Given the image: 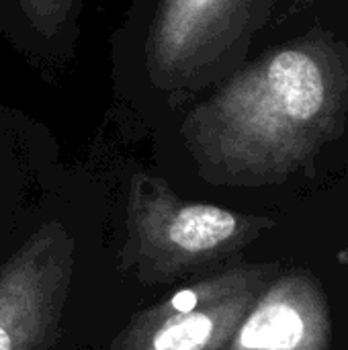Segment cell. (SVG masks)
<instances>
[{"mask_svg": "<svg viewBox=\"0 0 348 350\" xmlns=\"http://www.w3.org/2000/svg\"><path fill=\"white\" fill-rule=\"evenodd\" d=\"M347 123V33L318 16L195 98L180 139L205 180L267 187L306 168Z\"/></svg>", "mask_w": 348, "mask_h": 350, "instance_id": "6da1fadb", "label": "cell"}, {"mask_svg": "<svg viewBox=\"0 0 348 350\" xmlns=\"http://www.w3.org/2000/svg\"><path fill=\"white\" fill-rule=\"evenodd\" d=\"M281 0H144L135 64L166 109L193 103L248 62Z\"/></svg>", "mask_w": 348, "mask_h": 350, "instance_id": "7a4b0ae2", "label": "cell"}, {"mask_svg": "<svg viewBox=\"0 0 348 350\" xmlns=\"http://www.w3.org/2000/svg\"><path fill=\"white\" fill-rule=\"evenodd\" d=\"M273 226L271 217L185 201L164 178L139 172L129 180L119 267L160 285L236 254Z\"/></svg>", "mask_w": 348, "mask_h": 350, "instance_id": "3957f363", "label": "cell"}, {"mask_svg": "<svg viewBox=\"0 0 348 350\" xmlns=\"http://www.w3.org/2000/svg\"><path fill=\"white\" fill-rule=\"evenodd\" d=\"M277 265H234L131 316L109 350H224Z\"/></svg>", "mask_w": 348, "mask_h": 350, "instance_id": "277c9868", "label": "cell"}, {"mask_svg": "<svg viewBox=\"0 0 348 350\" xmlns=\"http://www.w3.org/2000/svg\"><path fill=\"white\" fill-rule=\"evenodd\" d=\"M74 260V236L62 221H47L0 267V350L55 347Z\"/></svg>", "mask_w": 348, "mask_h": 350, "instance_id": "5b68a950", "label": "cell"}, {"mask_svg": "<svg viewBox=\"0 0 348 350\" xmlns=\"http://www.w3.org/2000/svg\"><path fill=\"white\" fill-rule=\"evenodd\" d=\"M332 320L316 277L289 271L273 279L224 350H328Z\"/></svg>", "mask_w": 348, "mask_h": 350, "instance_id": "8992f818", "label": "cell"}, {"mask_svg": "<svg viewBox=\"0 0 348 350\" xmlns=\"http://www.w3.org/2000/svg\"><path fill=\"white\" fill-rule=\"evenodd\" d=\"M78 0H21V8L31 25L43 33H57L74 12Z\"/></svg>", "mask_w": 348, "mask_h": 350, "instance_id": "52a82bcc", "label": "cell"}, {"mask_svg": "<svg viewBox=\"0 0 348 350\" xmlns=\"http://www.w3.org/2000/svg\"><path fill=\"white\" fill-rule=\"evenodd\" d=\"M299 6H302V8L297 10V14H299L304 8H312V6H314V0H302V2H299Z\"/></svg>", "mask_w": 348, "mask_h": 350, "instance_id": "ba28073f", "label": "cell"}]
</instances>
